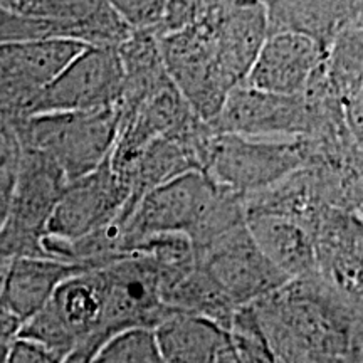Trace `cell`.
<instances>
[{
    "label": "cell",
    "instance_id": "obj_21",
    "mask_svg": "<svg viewBox=\"0 0 363 363\" xmlns=\"http://www.w3.org/2000/svg\"><path fill=\"white\" fill-rule=\"evenodd\" d=\"M17 330H19V325L9 318L4 313H0V363H4V358L7 355L9 345L17 335Z\"/></svg>",
    "mask_w": 363,
    "mask_h": 363
},
{
    "label": "cell",
    "instance_id": "obj_7",
    "mask_svg": "<svg viewBox=\"0 0 363 363\" xmlns=\"http://www.w3.org/2000/svg\"><path fill=\"white\" fill-rule=\"evenodd\" d=\"M84 48L62 38L0 43V116L11 125L29 116L39 94Z\"/></svg>",
    "mask_w": 363,
    "mask_h": 363
},
{
    "label": "cell",
    "instance_id": "obj_2",
    "mask_svg": "<svg viewBox=\"0 0 363 363\" xmlns=\"http://www.w3.org/2000/svg\"><path fill=\"white\" fill-rule=\"evenodd\" d=\"M120 106L96 111L43 113L12 125L22 148L49 157L67 184L96 170L115 147Z\"/></svg>",
    "mask_w": 363,
    "mask_h": 363
},
{
    "label": "cell",
    "instance_id": "obj_3",
    "mask_svg": "<svg viewBox=\"0 0 363 363\" xmlns=\"http://www.w3.org/2000/svg\"><path fill=\"white\" fill-rule=\"evenodd\" d=\"M158 48L167 74L194 115L207 123L214 120L240 83L211 26L202 21L158 35Z\"/></svg>",
    "mask_w": 363,
    "mask_h": 363
},
{
    "label": "cell",
    "instance_id": "obj_16",
    "mask_svg": "<svg viewBox=\"0 0 363 363\" xmlns=\"http://www.w3.org/2000/svg\"><path fill=\"white\" fill-rule=\"evenodd\" d=\"M91 363H165L158 352L153 331L131 328L103 342Z\"/></svg>",
    "mask_w": 363,
    "mask_h": 363
},
{
    "label": "cell",
    "instance_id": "obj_12",
    "mask_svg": "<svg viewBox=\"0 0 363 363\" xmlns=\"http://www.w3.org/2000/svg\"><path fill=\"white\" fill-rule=\"evenodd\" d=\"M152 331L165 363H219L230 348L224 325L194 313L172 311Z\"/></svg>",
    "mask_w": 363,
    "mask_h": 363
},
{
    "label": "cell",
    "instance_id": "obj_20",
    "mask_svg": "<svg viewBox=\"0 0 363 363\" xmlns=\"http://www.w3.org/2000/svg\"><path fill=\"white\" fill-rule=\"evenodd\" d=\"M61 353L44 347L34 340L16 335L9 345L7 355L4 358V363H61Z\"/></svg>",
    "mask_w": 363,
    "mask_h": 363
},
{
    "label": "cell",
    "instance_id": "obj_8",
    "mask_svg": "<svg viewBox=\"0 0 363 363\" xmlns=\"http://www.w3.org/2000/svg\"><path fill=\"white\" fill-rule=\"evenodd\" d=\"M194 252L197 266L214 279L234 308L251 305L289 281L257 247L246 222Z\"/></svg>",
    "mask_w": 363,
    "mask_h": 363
},
{
    "label": "cell",
    "instance_id": "obj_9",
    "mask_svg": "<svg viewBox=\"0 0 363 363\" xmlns=\"http://www.w3.org/2000/svg\"><path fill=\"white\" fill-rule=\"evenodd\" d=\"M121 96L123 67L116 45H86L39 94L29 116L106 110L120 106Z\"/></svg>",
    "mask_w": 363,
    "mask_h": 363
},
{
    "label": "cell",
    "instance_id": "obj_13",
    "mask_svg": "<svg viewBox=\"0 0 363 363\" xmlns=\"http://www.w3.org/2000/svg\"><path fill=\"white\" fill-rule=\"evenodd\" d=\"M246 224L262 254L288 279L318 276L315 247L305 224L278 214H246Z\"/></svg>",
    "mask_w": 363,
    "mask_h": 363
},
{
    "label": "cell",
    "instance_id": "obj_22",
    "mask_svg": "<svg viewBox=\"0 0 363 363\" xmlns=\"http://www.w3.org/2000/svg\"><path fill=\"white\" fill-rule=\"evenodd\" d=\"M103 343L96 342V340H89V342L79 345L74 350L67 353V355L62 358L61 363H91L94 353H96V350Z\"/></svg>",
    "mask_w": 363,
    "mask_h": 363
},
{
    "label": "cell",
    "instance_id": "obj_14",
    "mask_svg": "<svg viewBox=\"0 0 363 363\" xmlns=\"http://www.w3.org/2000/svg\"><path fill=\"white\" fill-rule=\"evenodd\" d=\"M326 79L342 103L348 125L362 138V24L353 21L326 49Z\"/></svg>",
    "mask_w": 363,
    "mask_h": 363
},
{
    "label": "cell",
    "instance_id": "obj_6",
    "mask_svg": "<svg viewBox=\"0 0 363 363\" xmlns=\"http://www.w3.org/2000/svg\"><path fill=\"white\" fill-rule=\"evenodd\" d=\"M128 202L130 190L111 169L110 158L91 174L69 182L45 225L44 256L49 257L52 247L106 230L120 219Z\"/></svg>",
    "mask_w": 363,
    "mask_h": 363
},
{
    "label": "cell",
    "instance_id": "obj_5",
    "mask_svg": "<svg viewBox=\"0 0 363 363\" xmlns=\"http://www.w3.org/2000/svg\"><path fill=\"white\" fill-rule=\"evenodd\" d=\"M67 180L44 153L21 147L19 167L6 219L0 225V257H45L43 239Z\"/></svg>",
    "mask_w": 363,
    "mask_h": 363
},
{
    "label": "cell",
    "instance_id": "obj_17",
    "mask_svg": "<svg viewBox=\"0 0 363 363\" xmlns=\"http://www.w3.org/2000/svg\"><path fill=\"white\" fill-rule=\"evenodd\" d=\"M21 158V145L12 125L0 116V225L6 219Z\"/></svg>",
    "mask_w": 363,
    "mask_h": 363
},
{
    "label": "cell",
    "instance_id": "obj_10",
    "mask_svg": "<svg viewBox=\"0 0 363 363\" xmlns=\"http://www.w3.org/2000/svg\"><path fill=\"white\" fill-rule=\"evenodd\" d=\"M326 49L310 35L269 33L242 86L272 94H305L323 71Z\"/></svg>",
    "mask_w": 363,
    "mask_h": 363
},
{
    "label": "cell",
    "instance_id": "obj_18",
    "mask_svg": "<svg viewBox=\"0 0 363 363\" xmlns=\"http://www.w3.org/2000/svg\"><path fill=\"white\" fill-rule=\"evenodd\" d=\"M224 0H165L157 35L174 33L207 19Z\"/></svg>",
    "mask_w": 363,
    "mask_h": 363
},
{
    "label": "cell",
    "instance_id": "obj_15",
    "mask_svg": "<svg viewBox=\"0 0 363 363\" xmlns=\"http://www.w3.org/2000/svg\"><path fill=\"white\" fill-rule=\"evenodd\" d=\"M227 333L238 363H283L252 305L235 310Z\"/></svg>",
    "mask_w": 363,
    "mask_h": 363
},
{
    "label": "cell",
    "instance_id": "obj_4",
    "mask_svg": "<svg viewBox=\"0 0 363 363\" xmlns=\"http://www.w3.org/2000/svg\"><path fill=\"white\" fill-rule=\"evenodd\" d=\"M311 160V140L247 138L216 131L203 174L219 187L247 197L306 169Z\"/></svg>",
    "mask_w": 363,
    "mask_h": 363
},
{
    "label": "cell",
    "instance_id": "obj_19",
    "mask_svg": "<svg viewBox=\"0 0 363 363\" xmlns=\"http://www.w3.org/2000/svg\"><path fill=\"white\" fill-rule=\"evenodd\" d=\"M111 7L130 29L157 30L165 0H111Z\"/></svg>",
    "mask_w": 363,
    "mask_h": 363
},
{
    "label": "cell",
    "instance_id": "obj_1",
    "mask_svg": "<svg viewBox=\"0 0 363 363\" xmlns=\"http://www.w3.org/2000/svg\"><path fill=\"white\" fill-rule=\"evenodd\" d=\"M244 222V197L216 185L203 172H189L145 194L113 230L118 252L125 256L142 240L162 234L187 235L197 251Z\"/></svg>",
    "mask_w": 363,
    "mask_h": 363
},
{
    "label": "cell",
    "instance_id": "obj_11",
    "mask_svg": "<svg viewBox=\"0 0 363 363\" xmlns=\"http://www.w3.org/2000/svg\"><path fill=\"white\" fill-rule=\"evenodd\" d=\"M88 267L51 257H13L0 283V310L22 325L35 315L62 281Z\"/></svg>",
    "mask_w": 363,
    "mask_h": 363
}]
</instances>
